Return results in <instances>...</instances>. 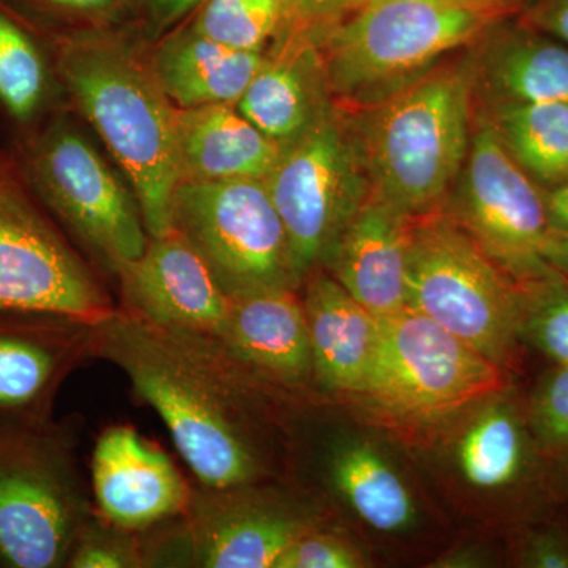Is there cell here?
<instances>
[{
  "mask_svg": "<svg viewBox=\"0 0 568 568\" xmlns=\"http://www.w3.org/2000/svg\"><path fill=\"white\" fill-rule=\"evenodd\" d=\"M246 485L207 488L190 500L194 560L209 568H274L308 528L282 507L254 500Z\"/></svg>",
  "mask_w": 568,
  "mask_h": 568,
  "instance_id": "obj_15",
  "label": "cell"
},
{
  "mask_svg": "<svg viewBox=\"0 0 568 568\" xmlns=\"http://www.w3.org/2000/svg\"><path fill=\"white\" fill-rule=\"evenodd\" d=\"M364 566L358 552L349 545L310 530L295 538L274 568H358Z\"/></svg>",
  "mask_w": 568,
  "mask_h": 568,
  "instance_id": "obj_33",
  "label": "cell"
},
{
  "mask_svg": "<svg viewBox=\"0 0 568 568\" xmlns=\"http://www.w3.org/2000/svg\"><path fill=\"white\" fill-rule=\"evenodd\" d=\"M450 219L500 268L521 278H545L549 233L547 200L507 151L491 122H481L454 189Z\"/></svg>",
  "mask_w": 568,
  "mask_h": 568,
  "instance_id": "obj_12",
  "label": "cell"
},
{
  "mask_svg": "<svg viewBox=\"0 0 568 568\" xmlns=\"http://www.w3.org/2000/svg\"><path fill=\"white\" fill-rule=\"evenodd\" d=\"M365 0H284L282 26L276 37L323 40L325 33L349 17Z\"/></svg>",
  "mask_w": 568,
  "mask_h": 568,
  "instance_id": "obj_31",
  "label": "cell"
},
{
  "mask_svg": "<svg viewBox=\"0 0 568 568\" xmlns=\"http://www.w3.org/2000/svg\"><path fill=\"white\" fill-rule=\"evenodd\" d=\"M534 425L549 446H568V364L556 366L538 388L532 406Z\"/></svg>",
  "mask_w": 568,
  "mask_h": 568,
  "instance_id": "obj_32",
  "label": "cell"
},
{
  "mask_svg": "<svg viewBox=\"0 0 568 568\" xmlns=\"http://www.w3.org/2000/svg\"><path fill=\"white\" fill-rule=\"evenodd\" d=\"M545 263L568 276V231L549 230L544 245Z\"/></svg>",
  "mask_w": 568,
  "mask_h": 568,
  "instance_id": "obj_38",
  "label": "cell"
},
{
  "mask_svg": "<svg viewBox=\"0 0 568 568\" xmlns=\"http://www.w3.org/2000/svg\"><path fill=\"white\" fill-rule=\"evenodd\" d=\"M0 312L89 323L111 313L10 148L0 149Z\"/></svg>",
  "mask_w": 568,
  "mask_h": 568,
  "instance_id": "obj_10",
  "label": "cell"
},
{
  "mask_svg": "<svg viewBox=\"0 0 568 568\" xmlns=\"http://www.w3.org/2000/svg\"><path fill=\"white\" fill-rule=\"evenodd\" d=\"M465 71L425 73L373 104L357 126L373 193L409 216L436 211L470 145Z\"/></svg>",
  "mask_w": 568,
  "mask_h": 568,
  "instance_id": "obj_3",
  "label": "cell"
},
{
  "mask_svg": "<svg viewBox=\"0 0 568 568\" xmlns=\"http://www.w3.org/2000/svg\"><path fill=\"white\" fill-rule=\"evenodd\" d=\"M458 465L473 487L510 485L525 465V436L506 406H491L470 425L458 448Z\"/></svg>",
  "mask_w": 568,
  "mask_h": 568,
  "instance_id": "obj_26",
  "label": "cell"
},
{
  "mask_svg": "<svg viewBox=\"0 0 568 568\" xmlns=\"http://www.w3.org/2000/svg\"><path fill=\"white\" fill-rule=\"evenodd\" d=\"M481 74L503 103H568V48L562 44L503 37L485 51Z\"/></svg>",
  "mask_w": 568,
  "mask_h": 568,
  "instance_id": "obj_23",
  "label": "cell"
},
{
  "mask_svg": "<svg viewBox=\"0 0 568 568\" xmlns=\"http://www.w3.org/2000/svg\"><path fill=\"white\" fill-rule=\"evenodd\" d=\"M36 20L52 28H63L84 17H104L118 9L122 0H13Z\"/></svg>",
  "mask_w": 568,
  "mask_h": 568,
  "instance_id": "obj_34",
  "label": "cell"
},
{
  "mask_svg": "<svg viewBox=\"0 0 568 568\" xmlns=\"http://www.w3.org/2000/svg\"><path fill=\"white\" fill-rule=\"evenodd\" d=\"M331 95L320 44L305 37H278L235 106L271 140L286 145L334 108Z\"/></svg>",
  "mask_w": 568,
  "mask_h": 568,
  "instance_id": "obj_17",
  "label": "cell"
},
{
  "mask_svg": "<svg viewBox=\"0 0 568 568\" xmlns=\"http://www.w3.org/2000/svg\"><path fill=\"white\" fill-rule=\"evenodd\" d=\"M410 222L372 192L325 257L336 282L377 320L407 306Z\"/></svg>",
  "mask_w": 568,
  "mask_h": 568,
  "instance_id": "obj_16",
  "label": "cell"
},
{
  "mask_svg": "<svg viewBox=\"0 0 568 568\" xmlns=\"http://www.w3.org/2000/svg\"><path fill=\"white\" fill-rule=\"evenodd\" d=\"M47 29L67 104L88 119L129 179L149 237L170 234L181 183L175 106L153 71L151 51L112 29Z\"/></svg>",
  "mask_w": 568,
  "mask_h": 568,
  "instance_id": "obj_2",
  "label": "cell"
},
{
  "mask_svg": "<svg viewBox=\"0 0 568 568\" xmlns=\"http://www.w3.org/2000/svg\"><path fill=\"white\" fill-rule=\"evenodd\" d=\"M304 310L312 342L313 373L331 390L362 394L375 357L379 320L334 276H306Z\"/></svg>",
  "mask_w": 568,
  "mask_h": 568,
  "instance_id": "obj_21",
  "label": "cell"
},
{
  "mask_svg": "<svg viewBox=\"0 0 568 568\" xmlns=\"http://www.w3.org/2000/svg\"><path fill=\"white\" fill-rule=\"evenodd\" d=\"M549 230L568 231V181L560 183L547 197Z\"/></svg>",
  "mask_w": 568,
  "mask_h": 568,
  "instance_id": "obj_39",
  "label": "cell"
},
{
  "mask_svg": "<svg viewBox=\"0 0 568 568\" xmlns=\"http://www.w3.org/2000/svg\"><path fill=\"white\" fill-rule=\"evenodd\" d=\"M126 312L164 325L216 338L230 295L203 257L181 234L149 239L148 248L118 272Z\"/></svg>",
  "mask_w": 568,
  "mask_h": 568,
  "instance_id": "obj_13",
  "label": "cell"
},
{
  "mask_svg": "<svg viewBox=\"0 0 568 568\" xmlns=\"http://www.w3.org/2000/svg\"><path fill=\"white\" fill-rule=\"evenodd\" d=\"M491 123L530 178L549 185L568 181V103H500Z\"/></svg>",
  "mask_w": 568,
  "mask_h": 568,
  "instance_id": "obj_25",
  "label": "cell"
},
{
  "mask_svg": "<svg viewBox=\"0 0 568 568\" xmlns=\"http://www.w3.org/2000/svg\"><path fill=\"white\" fill-rule=\"evenodd\" d=\"M526 564L537 568H568V545L555 536H538L526 549Z\"/></svg>",
  "mask_w": 568,
  "mask_h": 568,
  "instance_id": "obj_35",
  "label": "cell"
},
{
  "mask_svg": "<svg viewBox=\"0 0 568 568\" xmlns=\"http://www.w3.org/2000/svg\"><path fill=\"white\" fill-rule=\"evenodd\" d=\"M500 11L455 0H365L320 41L332 95L379 102L484 36Z\"/></svg>",
  "mask_w": 568,
  "mask_h": 568,
  "instance_id": "obj_4",
  "label": "cell"
},
{
  "mask_svg": "<svg viewBox=\"0 0 568 568\" xmlns=\"http://www.w3.org/2000/svg\"><path fill=\"white\" fill-rule=\"evenodd\" d=\"M122 528L112 525L82 526L67 566L74 568H122L140 566V556L133 541L123 536Z\"/></svg>",
  "mask_w": 568,
  "mask_h": 568,
  "instance_id": "obj_29",
  "label": "cell"
},
{
  "mask_svg": "<svg viewBox=\"0 0 568 568\" xmlns=\"http://www.w3.org/2000/svg\"><path fill=\"white\" fill-rule=\"evenodd\" d=\"M84 506L54 440L0 425V560L14 568L65 566Z\"/></svg>",
  "mask_w": 568,
  "mask_h": 568,
  "instance_id": "obj_11",
  "label": "cell"
},
{
  "mask_svg": "<svg viewBox=\"0 0 568 568\" xmlns=\"http://www.w3.org/2000/svg\"><path fill=\"white\" fill-rule=\"evenodd\" d=\"M9 148L51 216L115 274L145 252L151 237L132 186L111 170L71 108Z\"/></svg>",
  "mask_w": 568,
  "mask_h": 568,
  "instance_id": "obj_5",
  "label": "cell"
},
{
  "mask_svg": "<svg viewBox=\"0 0 568 568\" xmlns=\"http://www.w3.org/2000/svg\"><path fill=\"white\" fill-rule=\"evenodd\" d=\"M455 2L465 3V6L480 7V9L496 10L503 13L508 0H455Z\"/></svg>",
  "mask_w": 568,
  "mask_h": 568,
  "instance_id": "obj_40",
  "label": "cell"
},
{
  "mask_svg": "<svg viewBox=\"0 0 568 568\" xmlns=\"http://www.w3.org/2000/svg\"><path fill=\"white\" fill-rule=\"evenodd\" d=\"M534 345L556 364H568V291L552 286L545 291L526 320Z\"/></svg>",
  "mask_w": 568,
  "mask_h": 568,
  "instance_id": "obj_30",
  "label": "cell"
},
{
  "mask_svg": "<svg viewBox=\"0 0 568 568\" xmlns=\"http://www.w3.org/2000/svg\"><path fill=\"white\" fill-rule=\"evenodd\" d=\"M500 365L416 310L379 320L364 390L392 416L436 422L503 390Z\"/></svg>",
  "mask_w": 568,
  "mask_h": 568,
  "instance_id": "obj_9",
  "label": "cell"
},
{
  "mask_svg": "<svg viewBox=\"0 0 568 568\" xmlns=\"http://www.w3.org/2000/svg\"><path fill=\"white\" fill-rule=\"evenodd\" d=\"M216 339L242 364L282 383L301 384L313 373L304 304L293 290L233 295Z\"/></svg>",
  "mask_w": 568,
  "mask_h": 568,
  "instance_id": "obj_18",
  "label": "cell"
},
{
  "mask_svg": "<svg viewBox=\"0 0 568 568\" xmlns=\"http://www.w3.org/2000/svg\"><path fill=\"white\" fill-rule=\"evenodd\" d=\"M284 0H204L190 28L224 47L265 51L282 26Z\"/></svg>",
  "mask_w": 568,
  "mask_h": 568,
  "instance_id": "obj_28",
  "label": "cell"
},
{
  "mask_svg": "<svg viewBox=\"0 0 568 568\" xmlns=\"http://www.w3.org/2000/svg\"><path fill=\"white\" fill-rule=\"evenodd\" d=\"M332 478L346 503L366 525L383 532L406 529L414 518L405 481L375 447L351 443L336 452Z\"/></svg>",
  "mask_w": 568,
  "mask_h": 568,
  "instance_id": "obj_24",
  "label": "cell"
},
{
  "mask_svg": "<svg viewBox=\"0 0 568 568\" xmlns=\"http://www.w3.org/2000/svg\"><path fill=\"white\" fill-rule=\"evenodd\" d=\"M39 328L0 323V413L36 405L58 373L59 353Z\"/></svg>",
  "mask_w": 568,
  "mask_h": 568,
  "instance_id": "obj_27",
  "label": "cell"
},
{
  "mask_svg": "<svg viewBox=\"0 0 568 568\" xmlns=\"http://www.w3.org/2000/svg\"><path fill=\"white\" fill-rule=\"evenodd\" d=\"M175 142L181 182L264 181L283 149L235 104L175 108Z\"/></svg>",
  "mask_w": 568,
  "mask_h": 568,
  "instance_id": "obj_19",
  "label": "cell"
},
{
  "mask_svg": "<svg viewBox=\"0 0 568 568\" xmlns=\"http://www.w3.org/2000/svg\"><path fill=\"white\" fill-rule=\"evenodd\" d=\"M93 347L156 410L183 459L207 488L250 485L256 448L239 417L230 351L213 336L164 327L133 313L95 321Z\"/></svg>",
  "mask_w": 568,
  "mask_h": 568,
  "instance_id": "obj_1",
  "label": "cell"
},
{
  "mask_svg": "<svg viewBox=\"0 0 568 568\" xmlns=\"http://www.w3.org/2000/svg\"><path fill=\"white\" fill-rule=\"evenodd\" d=\"M171 227L203 257L233 295L293 290L301 284L290 239L261 179L182 181L171 204Z\"/></svg>",
  "mask_w": 568,
  "mask_h": 568,
  "instance_id": "obj_7",
  "label": "cell"
},
{
  "mask_svg": "<svg viewBox=\"0 0 568 568\" xmlns=\"http://www.w3.org/2000/svg\"><path fill=\"white\" fill-rule=\"evenodd\" d=\"M407 306L443 325L500 365L523 325V304L507 272L436 211L413 216Z\"/></svg>",
  "mask_w": 568,
  "mask_h": 568,
  "instance_id": "obj_6",
  "label": "cell"
},
{
  "mask_svg": "<svg viewBox=\"0 0 568 568\" xmlns=\"http://www.w3.org/2000/svg\"><path fill=\"white\" fill-rule=\"evenodd\" d=\"M264 58L265 51L234 50L192 28L164 37L151 50L153 71L175 108L237 104Z\"/></svg>",
  "mask_w": 568,
  "mask_h": 568,
  "instance_id": "obj_22",
  "label": "cell"
},
{
  "mask_svg": "<svg viewBox=\"0 0 568 568\" xmlns=\"http://www.w3.org/2000/svg\"><path fill=\"white\" fill-rule=\"evenodd\" d=\"M541 28L558 37L568 47V0H551L537 17Z\"/></svg>",
  "mask_w": 568,
  "mask_h": 568,
  "instance_id": "obj_37",
  "label": "cell"
},
{
  "mask_svg": "<svg viewBox=\"0 0 568 568\" xmlns=\"http://www.w3.org/2000/svg\"><path fill=\"white\" fill-rule=\"evenodd\" d=\"M264 182L282 216L302 283L324 264L373 192L357 132L335 108L283 145Z\"/></svg>",
  "mask_w": 568,
  "mask_h": 568,
  "instance_id": "obj_8",
  "label": "cell"
},
{
  "mask_svg": "<svg viewBox=\"0 0 568 568\" xmlns=\"http://www.w3.org/2000/svg\"><path fill=\"white\" fill-rule=\"evenodd\" d=\"M63 106L47 26L13 0H0V114L11 141L36 132Z\"/></svg>",
  "mask_w": 568,
  "mask_h": 568,
  "instance_id": "obj_20",
  "label": "cell"
},
{
  "mask_svg": "<svg viewBox=\"0 0 568 568\" xmlns=\"http://www.w3.org/2000/svg\"><path fill=\"white\" fill-rule=\"evenodd\" d=\"M203 2L204 0H138L149 20L159 28H166L182 20L190 11L200 9Z\"/></svg>",
  "mask_w": 568,
  "mask_h": 568,
  "instance_id": "obj_36",
  "label": "cell"
},
{
  "mask_svg": "<svg viewBox=\"0 0 568 568\" xmlns=\"http://www.w3.org/2000/svg\"><path fill=\"white\" fill-rule=\"evenodd\" d=\"M97 504L110 525L148 528L189 507L185 481L164 452L129 426L104 432L92 457Z\"/></svg>",
  "mask_w": 568,
  "mask_h": 568,
  "instance_id": "obj_14",
  "label": "cell"
}]
</instances>
